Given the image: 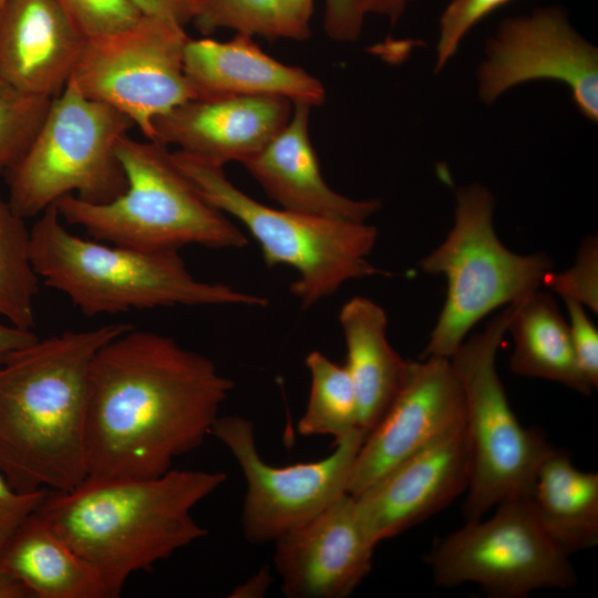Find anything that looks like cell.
I'll use <instances>...</instances> for the list:
<instances>
[{"label":"cell","instance_id":"obj_1","mask_svg":"<svg viewBox=\"0 0 598 598\" xmlns=\"http://www.w3.org/2000/svg\"><path fill=\"white\" fill-rule=\"evenodd\" d=\"M234 382L206 355L134 327L100 348L90 369L87 476L145 478L212 434Z\"/></svg>","mask_w":598,"mask_h":598},{"label":"cell","instance_id":"obj_2","mask_svg":"<svg viewBox=\"0 0 598 598\" xmlns=\"http://www.w3.org/2000/svg\"><path fill=\"white\" fill-rule=\"evenodd\" d=\"M132 327L38 338L0 360V472L13 488L63 492L86 478L91 364L102 346Z\"/></svg>","mask_w":598,"mask_h":598},{"label":"cell","instance_id":"obj_3","mask_svg":"<svg viewBox=\"0 0 598 598\" xmlns=\"http://www.w3.org/2000/svg\"><path fill=\"white\" fill-rule=\"evenodd\" d=\"M226 480L218 471L173 468L145 478L86 476L69 491H49L37 513L115 598L133 574L208 534L193 509Z\"/></svg>","mask_w":598,"mask_h":598},{"label":"cell","instance_id":"obj_4","mask_svg":"<svg viewBox=\"0 0 598 598\" xmlns=\"http://www.w3.org/2000/svg\"><path fill=\"white\" fill-rule=\"evenodd\" d=\"M30 252L44 285L87 317L177 306L268 305L262 296L197 279L178 250L144 251L80 237L64 226L55 206L31 227Z\"/></svg>","mask_w":598,"mask_h":598},{"label":"cell","instance_id":"obj_5","mask_svg":"<svg viewBox=\"0 0 598 598\" xmlns=\"http://www.w3.org/2000/svg\"><path fill=\"white\" fill-rule=\"evenodd\" d=\"M116 154L125 190L105 203L62 197L54 206L63 221L83 228L95 240L144 251L248 245L246 234L203 196L166 146L125 135Z\"/></svg>","mask_w":598,"mask_h":598},{"label":"cell","instance_id":"obj_6","mask_svg":"<svg viewBox=\"0 0 598 598\" xmlns=\"http://www.w3.org/2000/svg\"><path fill=\"white\" fill-rule=\"evenodd\" d=\"M172 156L209 203L256 239L267 267L295 269L298 277L290 292L302 309L332 296L350 280L389 275L369 260L378 239L375 226L269 207L236 187L224 167L181 151Z\"/></svg>","mask_w":598,"mask_h":598},{"label":"cell","instance_id":"obj_7","mask_svg":"<svg viewBox=\"0 0 598 598\" xmlns=\"http://www.w3.org/2000/svg\"><path fill=\"white\" fill-rule=\"evenodd\" d=\"M133 122L72 83L51 99L25 152L6 173L8 203L23 219L39 216L62 197L112 200L126 188L116 154Z\"/></svg>","mask_w":598,"mask_h":598},{"label":"cell","instance_id":"obj_8","mask_svg":"<svg viewBox=\"0 0 598 598\" xmlns=\"http://www.w3.org/2000/svg\"><path fill=\"white\" fill-rule=\"evenodd\" d=\"M494 205L485 186L461 187L452 229L419 264L423 272L447 281L445 302L421 359H451L481 319L539 289L553 268L545 254L519 255L502 244L493 226Z\"/></svg>","mask_w":598,"mask_h":598},{"label":"cell","instance_id":"obj_9","mask_svg":"<svg viewBox=\"0 0 598 598\" xmlns=\"http://www.w3.org/2000/svg\"><path fill=\"white\" fill-rule=\"evenodd\" d=\"M514 303L494 316L451 357L461 383L470 476L463 515L483 517L498 504L530 498L537 472L555 448L534 429L524 427L512 410L496 368Z\"/></svg>","mask_w":598,"mask_h":598},{"label":"cell","instance_id":"obj_10","mask_svg":"<svg viewBox=\"0 0 598 598\" xmlns=\"http://www.w3.org/2000/svg\"><path fill=\"white\" fill-rule=\"evenodd\" d=\"M429 565L436 586L473 582L494 598L576 585L568 555L545 532L530 498L503 502L486 520H467L436 544Z\"/></svg>","mask_w":598,"mask_h":598},{"label":"cell","instance_id":"obj_11","mask_svg":"<svg viewBox=\"0 0 598 598\" xmlns=\"http://www.w3.org/2000/svg\"><path fill=\"white\" fill-rule=\"evenodd\" d=\"M188 39L183 25L143 16L124 30L85 39L69 82L151 140L157 117L195 99L184 70Z\"/></svg>","mask_w":598,"mask_h":598},{"label":"cell","instance_id":"obj_12","mask_svg":"<svg viewBox=\"0 0 598 598\" xmlns=\"http://www.w3.org/2000/svg\"><path fill=\"white\" fill-rule=\"evenodd\" d=\"M215 435L231 453L246 482L241 527L248 543H274L306 524L344 494L365 437L355 429L334 441L326 457L287 466L262 460L254 424L240 415L218 416Z\"/></svg>","mask_w":598,"mask_h":598},{"label":"cell","instance_id":"obj_13","mask_svg":"<svg viewBox=\"0 0 598 598\" xmlns=\"http://www.w3.org/2000/svg\"><path fill=\"white\" fill-rule=\"evenodd\" d=\"M478 96L493 104L519 84L551 80L568 86L579 113L598 121V50L558 7L503 20L477 70Z\"/></svg>","mask_w":598,"mask_h":598},{"label":"cell","instance_id":"obj_14","mask_svg":"<svg viewBox=\"0 0 598 598\" xmlns=\"http://www.w3.org/2000/svg\"><path fill=\"white\" fill-rule=\"evenodd\" d=\"M464 419L463 391L451 360L426 357L409 361L399 391L362 442L348 494L359 495Z\"/></svg>","mask_w":598,"mask_h":598},{"label":"cell","instance_id":"obj_15","mask_svg":"<svg viewBox=\"0 0 598 598\" xmlns=\"http://www.w3.org/2000/svg\"><path fill=\"white\" fill-rule=\"evenodd\" d=\"M274 544V565L287 598L349 597L370 574L377 546L350 494Z\"/></svg>","mask_w":598,"mask_h":598},{"label":"cell","instance_id":"obj_16","mask_svg":"<svg viewBox=\"0 0 598 598\" xmlns=\"http://www.w3.org/2000/svg\"><path fill=\"white\" fill-rule=\"evenodd\" d=\"M468 476L462 422L353 497L367 533L378 545L444 508L466 491Z\"/></svg>","mask_w":598,"mask_h":598},{"label":"cell","instance_id":"obj_17","mask_svg":"<svg viewBox=\"0 0 598 598\" xmlns=\"http://www.w3.org/2000/svg\"><path fill=\"white\" fill-rule=\"evenodd\" d=\"M292 109L276 96L195 97L157 117L150 141L216 166L244 163L281 131Z\"/></svg>","mask_w":598,"mask_h":598},{"label":"cell","instance_id":"obj_18","mask_svg":"<svg viewBox=\"0 0 598 598\" xmlns=\"http://www.w3.org/2000/svg\"><path fill=\"white\" fill-rule=\"evenodd\" d=\"M84 40L56 0H6L0 7V80L52 99L70 81Z\"/></svg>","mask_w":598,"mask_h":598},{"label":"cell","instance_id":"obj_19","mask_svg":"<svg viewBox=\"0 0 598 598\" xmlns=\"http://www.w3.org/2000/svg\"><path fill=\"white\" fill-rule=\"evenodd\" d=\"M252 38L236 33L224 42L188 39L184 70L195 97L276 96L312 107L324 102L320 80L265 53Z\"/></svg>","mask_w":598,"mask_h":598},{"label":"cell","instance_id":"obj_20","mask_svg":"<svg viewBox=\"0 0 598 598\" xmlns=\"http://www.w3.org/2000/svg\"><path fill=\"white\" fill-rule=\"evenodd\" d=\"M311 109L309 104L295 103L291 116L281 131L241 164L281 208L367 221L380 209L381 203L378 199L343 196L323 179L310 137Z\"/></svg>","mask_w":598,"mask_h":598},{"label":"cell","instance_id":"obj_21","mask_svg":"<svg viewBox=\"0 0 598 598\" xmlns=\"http://www.w3.org/2000/svg\"><path fill=\"white\" fill-rule=\"evenodd\" d=\"M347 362L359 405V427L367 435L399 391L409 361L392 348L386 337L384 309L365 297H353L340 309Z\"/></svg>","mask_w":598,"mask_h":598},{"label":"cell","instance_id":"obj_22","mask_svg":"<svg viewBox=\"0 0 598 598\" xmlns=\"http://www.w3.org/2000/svg\"><path fill=\"white\" fill-rule=\"evenodd\" d=\"M0 568L17 577L33 598H109L96 574L37 511L1 551Z\"/></svg>","mask_w":598,"mask_h":598},{"label":"cell","instance_id":"obj_23","mask_svg":"<svg viewBox=\"0 0 598 598\" xmlns=\"http://www.w3.org/2000/svg\"><path fill=\"white\" fill-rule=\"evenodd\" d=\"M530 503L540 525L568 556L598 543V474L554 448L543 461Z\"/></svg>","mask_w":598,"mask_h":598},{"label":"cell","instance_id":"obj_24","mask_svg":"<svg viewBox=\"0 0 598 598\" xmlns=\"http://www.w3.org/2000/svg\"><path fill=\"white\" fill-rule=\"evenodd\" d=\"M507 332L514 340L509 360L514 373L590 394L594 388L577 364L568 322L549 293L539 288L515 302Z\"/></svg>","mask_w":598,"mask_h":598},{"label":"cell","instance_id":"obj_25","mask_svg":"<svg viewBox=\"0 0 598 598\" xmlns=\"http://www.w3.org/2000/svg\"><path fill=\"white\" fill-rule=\"evenodd\" d=\"M0 193V319L22 329L35 324L40 278L30 252V229Z\"/></svg>","mask_w":598,"mask_h":598},{"label":"cell","instance_id":"obj_26","mask_svg":"<svg viewBox=\"0 0 598 598\" xmlns=\"http://www.w3.org/2000/svg\"><path fill=\"white\" fill-rule=\"evenodd\" d=\"M310 393L297 429L303 436L329 435L340 440L359 427V405L352 380L344 365L320 351L306 357Z\"/></svg>","mask_w":598,"mask_h":598},{"label":"cell","instance_id":"obj_27","mask_svg":"<svg viewBox=\"0 0 598 598\" xmlns=\"http://www.w3.org/2000/svg\"><path fill=\"white\" fill-rule=\"evenodd\" d=\"M193 22L205 35L230 29L268 40L286 39L276 0H199Z\"/></svg>","mask_w":598,"mask_h":598},{"label":"cell","instance_id":"obj_28","mask_svg":"<svg viewBox=\"0 0 598 598\" xmlns=\"http://www.w3.org/2000/svg\"><path fill=\"white\" fill-rule=\"evenodd\" d=\"M50 101L21 92L0 80V175L6 174L25 152Z\"/></svg>","mask_w":598,"mask_h":598},{"label":"cell","instance_id":"obj_29","mask_svg":"<svg viewBox=\"0 0 598 598\" xmlns=\"http://www.w3.org/2000/svg\"><path fill=\"white\" fill-rule=\"evenodd\" d=\"M84 39L112 34L143 14L128 0H56Z\"/></svg>","mask_w":598,"mask_h":598},{"label":"cell","instance_id":"obj_30","mask_svg":"<svg viewBox=\"0 0 598 598\" xmlns=\"http://www.w3.org/2000/svg\"><path fill=\"white\" fill-rule=\"evenodd\" d=\"M513 0H452L440 18L434 70L440 72L471 29Z\"/></svg>","mask_w":598,"mask_h":598},{"label":"cell","instance_id":"obj_31","mask_svg":"<svg viewBox=\"0 0 598 598\" xmlns=\"http://www.w3.org/2000/svg\"><path fill=\"white\" fill-rule=\"evenodd\" d=\"M559 293L592 311L598 310V244L589 237L580 246L575 264L563 272L548 271L542 282Z\"/></svg>","mask_w":598,"mask_h":598},{"label":"cell","instance_id":"obj_32","mask_svg":"<svg viewBox=\"0 0 598 598\" xmlns=\"http://www.w3.org/2000/svg\"><path fill=\"white\" fill-rule=\"evenodd\" d=\"M569 316V333L580 372L592 388L598 385V331L588 318L585 307L564 299Z\"/></svg>","mask_w":598,"mask_h":598},{"label":"cell","instance_id":"obj_33","mask_svg":"<svg viewBox=\"0 0 598 598\" xmlns=\"http://www.w3.org/2000/svg\"><path fill=\"white\" fill-rule=\"evenodd\" d=\"M48 492L17 491L0 472V554L21 524L38 509Z\"/></svg>","mask_w":598,"mask_h":598},{"label":"cell","instance_id":"obj_34","mask_svg":"<svg viewBox=\"0 0 598 598\" xmlns=\"http://www.w3.org/2000/svg\"><path fill=\"white\" fill-rule=\"evenodd\" d=\"M364 17L360 0H324L323 28L333 41H355L362 32Z\"/></svg>","mask_w":598,"mask_h":598},{"label":"cell","instance_id":"obj_35","mask_svg":"<svg viewBox=\"0 0 598 598\" xmlns=\"http://www.w3.org/2000/svg\"><path fill=\"white\" fill-rule=\"evenodd\" d=\"M143 16L173 21L185 27L193 22L199 0H128Z\"/></svg>","mask_w":598,"mask_h":598},{"label":"cell","instance_id":"obj_36","mask_svg":"<svg viewBox=\"0 0 598 598\" xmlns=\"http://www.w3.org/2000/svg\"><path fill=\"white\" fill-rule=\"evenodd\" d=\"M315 0H276L286 39L302 41L310 35Z\"/></svg>","mask_w":598,"mask_h":598},{"label":"cell","instance_id":"obj_37","mask_svg":"<svg viewBox=\"0 0 598 598\" xmlns=\"http://www.w3.org/2000/svg\"><path fill=\"white\" fill-rule=\"evenodd\" d=\"M38 338L32 330L18 328L0 319V360L9 352L24 347Z\"/></svg>","mask_w":598,"mask_h":598},{"label":"cell","instance_id":"obj_38","mask_svg":"<svg viewBox=\"0 0 598 598\" xmlns=\"http://www.w3.org/2000/svg\"><path fill=\"white\" fill-rule=\"evenodd\" d=\"M272 577L268 567H262L245 582L235 587L229 597L233 598H259L268 591Z\"/></svg>","mask_w":598,"mask_h":598},{"label":"cell","instance_id":"obj_39","mask_svg":"<svg viewBox=\"0 0 598 598\" xmlns=\"http://www.w3.org/2000/svg\"><path fill=\"white\" fill-rule=\"evenodd\" d=\"M364 14H377L395 23L414 0H360Z\"/></svg>","mask_w":598,"mask_h":598},{"label":"cell","instance_id":"obj_40","mask_svg":"<svg viewBox=\"0 0 598 598\" xmlns=\"http://www.w3.org/2000/svg\"><path fill=\"white\" fill-rule=\"evenodd\" d=\"M27 587L6 569L0 568V598H30Z\"/></svg>","mask_w":598,"mask_h":598},{"label":"cell","instance_id":"obj_41","mask_svg":"<svg viewBox=\"0 0 598 598\" xmlns=\"http://www.w3.org/2000/svg\"><path fill=\"white\" fill-rule=\"evenodd\" d=\"M4 1H6V0H0V7L3 4Z\"/></svg>","mask_w":598,"mask_h":598}]
</instances>
